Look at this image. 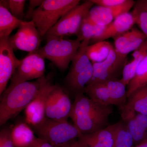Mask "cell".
I'll return each instance as SVG.
<instances>
[{
    "label": "cell",
    "instance_id": "cell-1",
    "mask_svg": "<svg viewBox=\"0 0 147 147\" xmlns=\"http://www.w3.org/2000/svg\"><path fill=\"white\" fill-rule=\"evenodd\" d=\"M113 111L112 105L99 104L83 93L75 96L69 118L80 134H90L109 125L108 119Z\"/></svg>",
    "mask_w": 147,
    "mask_h": 147
},
{
    "label": "cell",
    "instance_id": "cell-2",
    "mask_svg": "<svg viewBox=\"0 0 147 147\" xmlns=\"http://www.w3.org/2000/svg\"><path fill=\"white\" fill-rule=\"evenodd\" d=\"M48 79L44 76L35 81L9 86L1 96L0 125L5 124L25 110Z\"/></svg>",
    "mask_w": 147,
    "mask_h": 147
},
{
    "label": "cell",
    "instance_id": "cell-3",
    "mask_svg": "<svg viewBox=\"0 0 147 147\" xmlns=\"http://www.w3.org/2000/svg\"><path fill=\"white\" fill-rule=\"evenodd\" d=\"M79 0H45L32 13V21L43 38L67 12L79 4Z\"/></svg>",
    "mask_w": 147,
    "mask_h": 147
},
{
    "label": "cell",
    "instance_id": "cell-4",
    "mask_svg": "<svg viewBox=\"0 0 147 147\" xmlns=\"http://www.w3.org/2000/svg\"><path fill=\"white\" fill-rule=\"evenodd\" d=\"M46 39L45 45L36 53L53 62L60 70L65 71L75 57L82 41L78 38L69 39L57 36L48 37Z\"/></svg>",
    "mask_w": 147,
    "mask_h": 147
},
{
    "label": "cell",
    "instance_id": "cell-5",
    "mask_svg": "<svg viewBox=\"0 0 147 147\" xmlns=\"http://www.w3.org/2000/svg\"><path fill=\"white\" fill-rule=\"evenodd\" d=\"M89 40L81 42L79 50L71 61V67L65 78L66 84L75 96L84 90L92 76V64L87 54Z\"/></svg>",
    "mask_w": 147,
    "mask_h": 147
},
{
    "label": "cell",
    "instance_id": "cell-6",
    "mask_svg": "<svg viewBox=\"0 0 147 147\" xmlns=\"http://www.w3.org/2000/svg\"><path fill=\"white\" fill-rule=\"evenodd\" d=\"M38 137L45 140L54 147H62L78 139L81 134L74 125L67 120L46 119L42 123L33 127Z\"/></svg>",
    "mask_w": 147,
    "mask_h": 147
},
{
    "label": "cell",
    "instance_id": "cell-7",
    "mask_svg": "<svg viewBox=\"0 0 147 147\" xmlns=\"http://www.w3.org/2000/svg\"><path fill=\"white\" fill-rule=\"evenodd\" d=\"M94 4L91 0L86 1L69 11L44 37L46 38L50 36L64 37L73 35L77 36L83 20Z\"/></svg>",
    "mask_w": 147,
    "mask_h": 147
},
{
    "label": "cell",
    "instance_id": "cell-8",
    "mask_svg": "<svg viewBox=\"0 0 147 147\" xmlns=\"http://www.w3.org/2000/svg\"><path fill=\"white\" fill-rule=\"evenodd\" d=\"M45 71V59L36 52L29 53L21 60L11 79L9 86L39 79L44 76Z\"/></svg>",
    "mask_w": 147,
    "mask_h": 147
},
{
    "label": "cell",
    "instance_id": "cell-9",
    "mask_svg": "<svg viewBox=\"0 0 147 147\" xmlns=\"http://www.w3.org/2000/svg\"><path fill=\"white\" fill-rule=\"evenodd\" d=\"M72 104L65 90L62 87L55 85L47 97L46 117L56 120H67L70 117Z\"/></svg>",
    "mask_w": 147,
    "mask_h": 147
},
{
    "label": "cell",
    "instance_id": "cell-10",
    "mask_svg": "<svg viewBox=\"0 0 147 147\" xmlns=\"http://www.w3.org/2000/svg\"><path fill=\"white\" fill-rule=\"evenodd\" d=\"M125 59L117 55L113 47L105 60L101 62L92 63L93 68V75L87 86L111 79H119V75L121 71L122 72L125 65Z\"/></svg>",
    "mask_w": 147,
    "mask_h": 147
},
{
    "label": "cell",
    "instance_id": "cell-11",
    "mask_svg": "<svg viewBox=\"0 0 147 147\" xmlns=\"http://www.w3.org/2000/svg\"><path fill=\"white\" fill-rule=\"evenodd\" d=\"M41 36L33 21H25L17 32L9 36V42L14 50L34 53L39 49Z\"/></svg>",
    "mask_w": 147,
    "mask_h": 147
},
{
    "label": "cell",
    "instance_id": "cell-12",
    "mask_svg": "<svg viewBox=\"0 0 147 147\" xmlns=\"http://www.w3.org/2000/svg\"><path fill=\"white\" fill-rule=\"evenodd\" d=\"M55 86L48 79L25 109V122L31 127L39 125L47 119L46 106L47 97Z\"/></svg>",
    "mask_w": 147,
    "mask_h": 147
},
{
    "label": "cell",
    "instance_id": "cell-13",
    "mask_svg": "<svg viewBox=\"0 0 147 147\" xmlns=\"http://www.w3.org/2000/svg\"><path fill=\"white\" fill-rule=\"evenodd\" d=\"M9 37L0 38V94L6 89L21 60L17 59L11 45Z\"/></svg>",
    "mask_w": 147,
    "mask_h": 147
},
{
    "label": "cell",
    "instance_id": "cell-14",
    "mask_svg": "<svg viewBox=\"0 0 147 147\" xmlns=\"http://www.w3.org/2000/svg\"><path fill=\"white\" fill-rule=\"evenodd\" d=\"M135 3L133 0H125L123 3L113 7L94 6L91 9L88 16L95 24L105 26L118 16L129 12Z\"/></svg>",
    "mask_w": 147,
    "mask_h": 147
},
{
    "label": "cell",
    "instance_id": "cell-15",
    "mask_svg": "<svg viewBox=\"0 0 147 147\" xmlns=\"http://www.w3.org/2000/svg\"><path fill=\"white\" fill-rule=\"evenodd\" d=\"M114 39L117 55L126 58L129 53L134 52L146 40L147 37L141 30L133 27Z\"/></svg>",
    "mask_w": 147,
    "mask_h": 147
},
{
    "label": "cell",
    "instance_id": "cell-16",
    "mask_svg": "<svg viewBox=\"0 0 147 147\" xmlns=\"http://www.w3.org/2000/svg\"><path fill=\"white\" fill-rule=\"evenodd\" d=\"M119 110L122 120L124 122L137 114L147 115V85L130 95Z\"/></svg>",
    "mask_w": 147,
    "mask_h": 147
},
{
    "label": "cell",
    "instance_id": "cell-17",
    "mask_svg": "<svg viewBox=\"0 0 147 147\" xmlns=\"http://www.w3.org/2000/svg\"><path fill=\"white\" fill-rule=\"evenodd\" d=\"M117 128V123L109 125L94 133L80 134L77 141L82 147H113Z\"/></svg>",
    "mask_w": 147,
    "mask_h": 147
},
{
    "label": "cell",
    "instance_id": "cell-18",
    "mask_svg": "<svg viewBox=\"0 0 147 147\" xmlns=\"http://www.w3.org/2000/svg\"><path fill=\"white\" fill-rule=\"evenodd\" d=\"M135 24L134 16L131 12L122 14L115 18L110 24L105 26L99 36L91 41L92 44L100 41H105L111 38H115L127 31Z\"/></svg>",
    "mask_w": 147,
    "mask_h": 147
},
{
    "label": "cell",
    "instance_id": "cell-19",
    "mask_svg": "<svg viewBox=\"0 0 147 147\" xmlns=\"http://www.w3.org/2000/svg\"><path fill=\"white\" fill-rule=\"evenodd\" d=\"M11 137L15 147H28L37 138L26 122L18 123L11 127Z\"/></svg>",
    "mask_w": 147,
    "mask_h": 147
},
{
    "label": "cell",
    "instance_id": "cell-20",
    "mask_svg": "<svg viewBox=\"0 0 147 147\" xmlns=\"http://www.w3.org/2000/svg\"><path fill=\"white\" fill-rule=\"evenodd\" d=\"M125 122L133 137L135 146L146 140L147 115L137 114Z\"/></svg>",
    "mask_w": 147,
    "mask_h": 147
},
{
    "label": "cell",
    "instance_id": "cell-21",
    "mask_svg": "<svg viewBox=\"0 0 147 147\" xmlns=\"http://www.w3.org/2000/svg\"><path fill=\"white\" fill-rule=\"evenodd\" d=\"M147 54V39L132 54L133 59L124 66L121 80L128 86L136 73L137 67L143 57Z\"/></svg>",
    "mask_w": 147,
    "mask_h": 147
},
{
    "label": "cell",
    "instance_id": "cell-22",
    "mask_svg": "<svg viewBox=\"0 0 147 147\" xmlns=\"http://www.w3.org/2000/svg\"><path fill=\"white\" fill-rule=\"evenodd\" d=\"M24 22L13 16L8 8L0 5V38L9 37L13 30L19 28Z\"/></svg>",
    "mask_w": 147,
    "mask_h": 147
},
{
    "label": "cell",
    "instance_id": "cell-23",
    "mask_svg": "<svg viewBox=\"0 0 147 147\" xmlns=\"http://www.w3.org/2000/svg\"><path fill=\"white\" fill-rule=\"evenodd\" d=\"M84 92L86 94L87 96L95 102L105 106L113 105L109 91L104 82L88 85Z\"/></svg>",
    "mask_w": 147,
    "mask_h": 147
},
{
    "label": "cell",
    "instance_id": "cell-24",
    "mask_svg": "<svg viewBox=\"0 0 147 147\" xmlns=\"http://www.w3.org/2000/svg\"><path fill=\"white\" fill-rule=\"evenodd\" d=\"M107 87L113 105L119 108L123 106L127 100L126 86L121 79H114L104 82Z\"/></svg>",
    "mask_w": 147,
    "mask_h": 147
},
{
    "label": "cell",
    "instance_id": "cell-25",
    "mask_svg": "<svg viewBox=\"0 0 147 147\" xmlns=\"http://www.w3.org/2000/svg\"><path fill=\"white\" fill-rule=\"evenodd\" d=\"M147 85V54L139 63L134 77L127 86V98L137 90Z\"/></svg>",
    "mask_w": 147,
    "mask_h": 147
},
{
    "label": "cell",
    "instance_id": "cell-26",
    "mask_svg": "<svg viewBox=\"0 0 147 147\" xmlns=\"http://www.w3.org/2000/svg\"><path fill=\"white\" fill-rule=\"evenodd\" d=\"M113 45L107 41H102L89 45L87 49V54L92 63L103 61L108 57Z\"/></svg>",
    "mask_w": 147,
    "mask_h": 147
},
{
    "label": "cell",
    "instance_id": "cell-27",
    "mask_svg": "<svg viewBox=\"0 0 147 147\" xmlns=\"http://www.w3.org/2000/svg\"><path fill=\"white\" fill-rule=\"evenodd\" d=\"M88 15L83 20L77 36V38L82 41L84 40H89L90 42L101 34L105 26L95 24Z\"/></svg>",
    "mask_w": 147,
    "mask_h": 147
},
{
    "label": "cell",
    "instance_id": "cell-28",
    "mask_svg": "<svg viewBox=\"0 0 147 147\" xmlns=\"http://www.w3.org/2000/svg\"><path fill=\"white\" fill-rule=\"evenodd\" d=\"M134 139L123 121L117 123L115 141L113 147H134Z\"/></svg>",
    "mask_w": 147,
    "mask_h": 147
},
{
    "label": "cell",
    "instance_id": "cell-29",
    "mask_svg": "<svg viewBox=\"0 0 147 147\" xmlns=\"http://www.w3.org/2000/svg\"><path fill=\"white\" fill-rule=\"evenodd\" d=\"M131 13L134 16L135 24L147 37V0L135 2Z\"/></svg>",
    "mask_w": 147,
    "mask_h": 147
},
{
    "label": "cell",
    "instance_id": "cell-30",
    "mask_svg": "<svg viewBox=\"0 0 147 147\" xmlns=\"http://www.w3.org/2000/svg\"><path fill=\"white\" fill-rule=\"evenodd\" d=\"M8 2L9 9L11 14L19 20H22L24 16V7L26 1L8 0Z\"/></svg>",
    "mask_w": 147,
    "mask_h": 147
},
{
    "label": "cell",
    "instance_id": "cell-31",
    "mask_svg": "<svg viewBox=\"0 0 147 147\" xmlns=\"http://www.w3.org/2000/svg\"><path fill=\"white\" fill-rule=\"evenodd\" d=\"M11 128L6 127L0 131V147H15L11 137Z\"/></svg>",
    "mask_w": 147,
    "mask_h": 147
},
{
    "label": "cell",
    "instance_id": "cell-32",
    "mask_svg": "<svg viewBox=\"0 0 147 147\" xmlns=\"http://www.w3.org/2000/svg\"><path fill=\"white\" fill-rule=\"evenodd\" d=\"M96 5L106 7H113L123 3L125 0H91Z\"/></svg>",
    "mask_w": 147,
    "mask_h": 147
},
{
    "label": "cell",
    "instance_id": "cell-33",
    "mask_svg": "<svg viewBox=\"0 0 147 147\" xmlns=\"http://www.w3.org/2000/svg\"><path fill=\"white\" fill-rule=\"evenodd\" d=\"M43 1H44V0L43 1L30 0L29 1L30 4H29L28 10L27 12V18H31V16L32 13L36 9L39 7L41 5Z\"/></svg>",
    "mask_w": 147,
    "mask_h": 147
},
{
    "label": "cell",
    "instance_id": "cell-34",
    "mask_svg": "<svg viewBox=\"0 0 147 147\" xmlns=\"http://www.w3.org/2000/svg\"><path fill=\"white\" fill-rule=\"evenodd\" d=\"M28 147H54L45 140L37 137Z\"/></svg>",
    "mask_w": 147,
    "mask_h": 147
},
{
    "label": "cell",
    "instance_id": "cell-35",
    "mask_svg": "<svg viewBox=\"0 0 147 147\" xmlns=\"http://www.w3.org/2000/svg\"><path fill=\"white\" fill-rule=\"evenodd\" d=\"M62 147H82L79 144L77 139L69 142Z\"/></svg>",
    "mask_w": 147,
    "mask_h": 147
},
{
    "label": "cell",
    "instance_id": "cell-36",
    "mask_svg": "<svg viewBox=\"0 0 147 147\" xmlns=\"http://www.w3.org/2000/svg\"><path fill=\"white\" fill-rule=\"evenodd\" d=\"M134 147H147V139L139 144L134 146Z\"/></svg>",
    "mask_w": 147,
    "mask_h": 147
}]
</instances>
